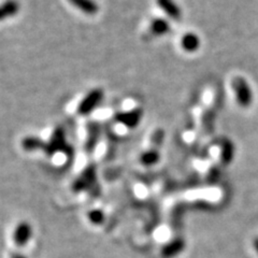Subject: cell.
I'll list each match as a JSON object with an SVG mask.
<instances>
[{
  "label": "cell",
  "mask_w": 258,
  "mask_h": 258,
  "mask_svg": "<svg viewBox=\"0 0 258 258\" xmlns=\"http://www.w3.org/2000/svg\"><path fill=\"white\" fill-rule=\"evenodd\" d=\"M47 156H54L59 152L67 154V156L74 155V150L67 141V135L62 127H57L54 129L51 135V138L45 142V148L43 151Z\"/></svg>",
  "instance_id": "cell-1"
},
{
  "label": "cell",
  "mask_w": 258,
  "mask_h": 258,
  "mask_svg": "<svg viewBox=\"0 0 258 258\" xmlns=\"http://www.w3.org/2000/svg\"><path fill=\"white\" fill-rule=\"evenodd\" d=\"M102 99H103V92L100 90V88H95V90L88 93L82 99V101L80 102L77 111L79 114L82 116L90 115L96 108H98Z\"/></svg>",
  "instance_id": "cell-2"
},
{
  "label": "cell",
  "mask_w": 258,
  "mask_h": 258,
  "mask_svg": "<svg viewBox=\"0 0 258 258\" xmlns=\"http://www.w3.org/2000/svg\"><path fill=\"white\" fill-rule=\"evenodd\" d=\"M143 117V110L140 108H135L129 111L118 112L114 115L116 123L123 125L127 128H136L141 122Z\"/></svg>",
  "instance_id": "cell-3"
},
{
  "label": "cell",
  "mask_w": 258,
  "mask_h": 258,
  "mask_svg": "<svg viewBox=\"0 0 258 258\" xmlns=\"http://www.w3.org/2000/svg\"><path fill=\"white\" fill-rule=\"evenodd\" d=\"M32 236H34V229H32V226L28 222L23 221L15 226L12 238H13L14 244L16 246L24 247L29 243Z\"/></svg>",
  "instance_id": "cell-4"
},
{
  "label": "cell",
  "mask_w": 258,
  "mask_h": 258,
  "mask_svg": "<svg viewBox=\"0 0 258 258\" xmlns=\"http://www.w3.org/2000/svg\"><path fill=\"white\" fill-rule=\"evenodd\" d=\"M100 125L97 122H92L87 125L86 137L84 142V150L87 154H92L97 148L100 139Z\"/></svg>",
  "instance_id": "cell-5"
},
{
  "label": "cell",
  "mask_w": 258,
  "mask_h": 258,
  "mask_svg": "<svg viewBox=\"0 0 258 258\" xmlns=\"http://www.w3.org/2000/svg\"><path fill=\"white\" fill-rule=\"evenodd\" d=\"M233 90H235L236 93V97L239 101L240 104L242 106H247L251 101V90H249L247 84L243 79H236L233 81Z\"/></svg>",
  "instance_id": "cell-6"
},
{
  "label": "cell",
  "mask_w": 258,
  "mask_h": 258,
  "mask_svg": "<svg viewBox=\"0 0 258 258\" xmlns=\"http://www.w3.org/2000/svg\"><path fill=\"white\" fill-rule=\"evenodd\" d=\"M68 3L87 15H95L99 11V6L95 0H68Z\"/></svg>",
  "instance_id": "cell-7"
},
{
  "label": "cell",
  "mask_w": 258,
  "mask_h": 258,
  "mask_svg": "<svg viewBox=\"0 0 258 258\" xmlns=\"http://www.w3.org/2000/svg\"><path fill=\"white\" fill-rule=\"evenodd\" d=\"M159 8L163 10L169 18L172 20H180L181 10L180 8L175 5L173 0H157Z\"/></svg>",
  "instance_id": "cell-8"
},
{
  "label": "cell",
  "mask_w": 258,
  "mask_h": 258,
  "mask_svg": "<svg viewBox=\"0 0 258 258\" xmlns=\"http://www.w3.org/2000/svg\"><path fill=\"white\" fill-rule=\"evenodd\" d=\"M22 148L27 152H34V151H44L45 142L41 140L39 137H26L22 141Z\"/></svg>",
  "instance_id": "cell-9"
},
{
  "label": "cell",
  "mask_w": 258,
  "mask_h": 258,
  "mask_svg": "<svg viewBox=\"0 0 258 258\" xmlns=\"http://www.w3.org/2000/svg\"><path fill=\"white\" fill-rule=\"evenodd\" d=\"M20 10L19 4L15 0H7L5 4L0 6V21L15 15Z\"/></svg>",
  "instance_id": "cell-10"
},
{
  "label": "cell",
  "mask_w": 258,
  "mask_h": 258,
  "mask_svg": "<svg viewBox=\"0 0 258 258\" xmlns=\"http://www.w3.org/2000/svg\"><path fill=\"white\" fill-rule=\"evenodd\" d=\"M170 29L169 23L164 19H155L151 23V31L155 36H163Z\"/></svg>",
  "instance_id": "cell-11"
},
{
  "label": "cell",
  "mask_w": 258,
  "mask_h": 258,
  "mask_svg": "<svg viewBox=\"0 0 258 258\" xmlns=\"http://www.w3.org/2000/svg\"><path fill=\"white\" fill-rule=\"evenodd\" d=\"M160 156H159V153L157 150L154 149H151L145 151L144 153H142V155L140 157V161L143 166H154L158 163Z\"/></svg>",
  "instance_id": "cell-12"
},
{
  "label": "cell",
  "mask_w": 258,
  "mask_h": 258,
  "mask_svg": "<svg viewBox=\"0 0 258 258\" xmlns=\"http://www.w3.org/2000/svg\"><path fill=\"white\" fill-rule=\"evenodd\" d=\"M181 44L184 50L192 52L199 46V38L195 34H186L182 38Z\"/></svg>",
  "instance_id": "cell-13"
},
{
  "label": "cell",
  "mask_w": 258,
  "mask_h": 258,
  "mask_svg": "<svg viewBox=\"0 0 258 258\" xmlns=\"http://www.w3.org/2000/svg\"><path fill=\"white\" fill-rule=\"evenodd\" d=\"M184 248V241L182 239H177L171 242L166 248H165V255L166 256H174L176 254H179L183 251Z\"/></svg>",
  "instance_id": "cell-14"
},
{
  "label": "cell",
  "mask_w": 258,
  "mask_h": 258,
  "mask_svg": "<svg viewBox=\"0 0 258 258\" xmlns=\"http://www.w3.org/2000/svg\"><path fill=\"white\" fill-rule=\"evenodd\" d=\"M88 219H90V221L93 224L100 225L104 222V213L101 211V210H98V209L92 210V211L88 213Z\"/></svg>",
  "instance_id": "cell-15"
},
{
  "label": "cell",
  "mask_w": 258,
  "mask_h": 258,
  "mask_svg": "<svg viewBox=\"0 0 258 258\" xmlns=\"http://www.w3.org/2000/svg\"><path fill=\"white\" fill-rule=\"evenodd\" d=\"M253 245H254V248H255V251H256V253L258 254V237H256V238L254 239V242H253Z\"/></svg>",
  "instance_id": "cell-16"
},
{
  "label": "cell",
  "mask_w": 258,
  "mask_h": 258,
  "mask_svg": "<svg viewBox=\"0 0 258 258\" xmlns=\"http://www.w3.org/2000/svg\"><path fill=\"white\" fill-rule=\"evenodd\" d=\"M11 258H28V257L25 256V255L21 254V253H16V254H14L13 256H11Z\"/></svg>",
  "instance_id": "cell-17"
}]
</instances>
